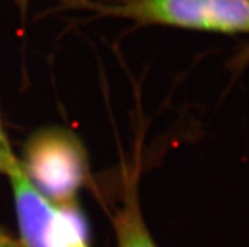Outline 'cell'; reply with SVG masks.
<instances>
[{
	"mask_svg": "<svg viewBox=\"0 0 249 247\" xmlns=\"http://www.w3.org/2000/svg\"><path fill=\"white\" fill-rule=\"evenodd\" d=\"M23 247H91L86 223L72 204L44 197L19 162L9 174Z\"/></svg>",
	"mask_w": 249,
	"mask_h": 247,
	"instance_id": "obj_1",
	"label": "cell"
},
{
	"mask_svg": "<svg viewBox=\"0 0 249 247\" xmlns=\"http://www.w3.org/2000/svg\"><path fill=\"white\" fill-rule=\"evenodd\" d=\"M101 10L139 23L220 33L249 32V0H123Z\"/></svg>",
	"mask_w": 249,
	"mask_h": 247,
	"instance_id": "obj_2",
	"label": "cell"
},
{
	"mask_svg": "<svg viewBox=\"0 0 249 247\" xmlns=\"http://www.w3.org/2000/svg\"><path fill=\"white\" fill-rule=\"evenodd\" d=\"M22 168L44 197L60 204H71L85 177L80 148L72 138L56 132L32 139Z\"/></svg>",
	"mask_w": 249,
	"mask_h": 247,
	"instance_id": "obj_3",
	"label": "cell"
},
{
	"mask_svg": "<svg viewBox=\"0 0 249 247\" xmlns=\"http://www.w3.org/2000/svg\"><path fill=\"white\" fill-rule=\"evenodd\" d=\"M123 202L115 216L113 227L117 247H158L145 225L138 197V170L136 168L124 181Z\"/></svg>",
	"mask_w": 249,
	"mask_h": 247,
	"instance_id": "obj_4",
	"label": "cell"
},
{
	"mask_svg": "<svg viewBox=\"0 0 249 247\" xmlns=\"http://www.w3.org/2000/svg\"><path fill=\"white\" fill-rule=\"evenodd\" d=\"M18 163L19 160L13 154V151L0 145V173L8 175Z\"/></svg>",
	"mask_w": 249,
	"mask_h": 247,
	"instance_id": "obj_5",
	"label": "cell"
},
{
	"mask_svg": "<svg viewBox=\"0 0 249 247\" xmlns=\"http://www.w3.org/2000/svg\"><path fill=\"white\" fill-rule=\"evenodd\" d=\"M0 247H23V245L0 227Z\"/></svg>",
	"mask_w": 249,
	"mask_h": 247,
	"instance_id": "obj_6",
	"label": "cell"
},
{
	"mask_svg": "<svg viewBox=\"0 0 249 247\" xmlns=\"http://www.w3.org/2000/svg\"><path fill=\"white\" fill-rule=\"evenodd\" d=\"M0 145L3 148H5V149H10V150H12L9 140H8V136H6L5 129H4L3 120H1V114H0Z\"/></svg>",
	"mask_w": 249,
	"mask_h": 247,
	"instance_id": "obj_7",
	"label": "cell"
}]
</instances>
